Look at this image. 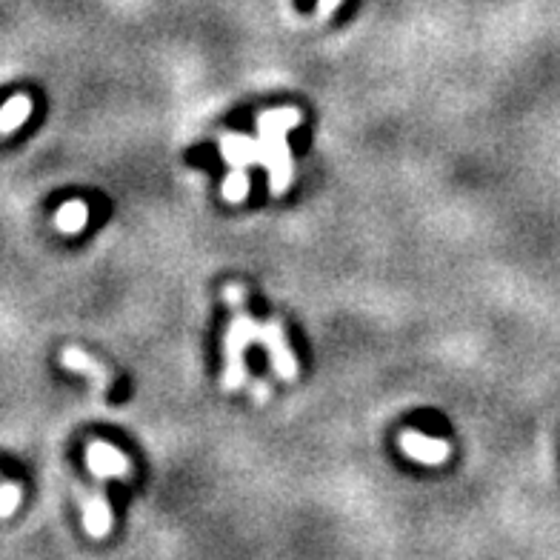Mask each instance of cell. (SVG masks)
<instances>
[{
    "instance_id": "10",
    "label": "cell",
    "mask_w": 560,
    "mask_h": 560,
    "mask_svg": "<svg viewBox=\"0 0 560 560\" xmlns=\"http://www.w3.org/2000/svg\"><path fill=\"white\" fill-rule=\"evenodd\" d=\"M32 115V100L26 95H15L0 112V135H12Z\"/></svg>"
},
{
    "instance_id": "13",
    "label": "cell",
    "mask_w": 560,
    "mask_h": 560,
    "mask_svg": "<svg viewBox=\"0 0 560 560\" xmlns=\"http://www.w3.org/2000/svg\"><path fill=\"white\" fill-rule=\"evenodd\" d=\"M223 298L229 300L235 309H243V289H240L238 283H229V286H223Z\"/></svg>"
},
{
    "instance_id": "6",
    "label": "cell",
    "mask_w": 560,
    "mask_h": 560,
    "mask_svg": "<svg viewBox=\"0 0 560 560\" xmlns=\"http://www.w3.org/2000/svg\"><path fill=\"white\" fill-rule=\"evenodd\" d=\"M220 155L232 169H249L252 163H260V143L246 135H223L220 138Z\"/></svg>"
},
{
    "instance_id": "1",
    "label": "cell",
    "mask_w": 560,
    "mask_h": 560,
    "mask_svg": "<svg viewBox=\"0 0 560 560\" xmlns=\"http://www.w3.org/2000/svg\"><path fill=\"white\" fill-rule=\"evenodd\" d=\"M300 112L295 106L283 109H266L258 115V143H260V163L269 175V192L280 198L286 195L292 183V155L286 132H292L300 123Z\"/></svg>"
},
{
    "instance_id": "14",
    "label": "cell",
    "mask_w": 560,
    "mask_h": 560,
    "mask_svg": "<svg viewBox=\"0 0 560 560\" xmlns=\"http://www.w3.org/2000/svg\"><path fill=\"white\" fill-rule=\"evenodd\" d=\"M343 0H318V18L320 20H329L335 15V9H338Z\"/></svg>"
},
{
    "instance_id": "15",
    "label": "cell",
    "mask_w": 560,
    "mask_h": 560,
    "mask_svg": "<svg viewBox=\"0 0 560 560\" xmlns=\"http://www.w3.org/2000/svg\"><path fill=\"white\" fill-rule=\"evenodd\" d=\"M255 395H258V400H266L269 398V389H266V386H258V389H255Z\"/></svg>"
},
{
    "instance_id": "7",
    "label": "cell",
    "mask_w": 560,
    "mask_h": 560,
    "mask_svg": "<svg viewBox=\"0 0 560 560\" xmlns=\"http://www.w3.org/2000/svg\"><path fill=\"white\" fill-rule=\"evenodd\" d=\"M83 529L92 538H106L112 532V506L103 492H95L83 500Z\"/></svg>"
},
{
    "instance_id": "3",
    "label": "cell",
    "mask_w": 560,
    "mask_h": 560,
    "mask_svg": "<svg viewBox=\"0 0 560 560\" xmlns=\"http://www.w3.org/2000/svg\"><path fill=\"white\" fill-rule=\"evenodd\" d=\"M260 346L266 349L269 355V363L272 369L278 372V378L283 380H295L298 378L300 366L295 352L289 349V340H286V332L280 326L278 320H269V323H260Z\"/></svg>"
},
{
    "instance_id": "4",
    "label": "cell",
    "mask_w": 560,
    "mask_h": 560,
    "mask_svg": "<svg viewBox=\"0 0 560 560\" xmlns=\"http://www.w3.org/2000/svg\"><path fill=\"white\" fill-rule=\"evenodd\" d=\"M86 463H89V472L98 480H126L132 475V463H129V458H126L120 449H115L112 443H103V440L92 443V446L86 449Z\"/></svg>"
},
{
    "instance_id": "5",
    "label": "cell",
    "mask_w": 560,
    "mask_h": 560,
    "mask_svg": "<svg viewBox=\"0 0 560 560\" xmlns=\"http://www.w3.org/2000/svg\"><path fill=\"white\" fill-rule=\"evenodd\" d=\"M400 449H403L406 458L426 463V466H438L449 458V443L446 440L429 438V435H420V432H403Z\"/></svg>"
},
{
    "instance_id": "9",
    "label": "cell",
    "mask_w": 560,
    "mask_h": 560,
    "mask_svg": "<svg viewBox=\"0 0 560 560\" xmlns=\"http://www.w3.org/2000/svg\"><path fill=\"white\" fill-rule=\"evenodd\" d=\"M86 220H89L86 203L83 200H69V203H63L58 209L55 226H58V232H63V235H78L80 229L86 226Z\"/></svg>"
},
{
    "instance_id": "8",
    "label": "cell",
    "mask_w": 560,
    "mask_h": 560,
    "mask_svg": "<svg viewBox=\"0 0 560 560\" xmlns=\"http://www.w3.org/2000/svg\"><path fill=\"white\" fill-rule=\"evenodd\" d=\"M60 363H63L66 369H75V372H80V375L95 380L98 389H109V386H112V375L100 366L98 360L92 358V355H86V352L78 349V346L63 349V352H60Z\"/></svg>"
},
{
    "instance_id": "2",
    "label": "cell",
    "mask_w": 560,
    "mask_h": 560,
    "mask_svg": "<svg viewBox=\"0 0 560 560\" xmlns=\"http://www.w3.org/2000/svg\"><path fill=\"white\" fill-rule=\"evenodd\" d=\"M260 340V323L252 320L243 309L235 312V320L232 326L226 329V338H223V378H220V386L226 392H235L243 386L246 380V366H243V352L258 343Z\"/></svg>"
},
{
    "instance_id": "11",
    "label": "cell",
    "mask_w": 560,
    "mask_h": 560,
    "mask_svg": "<svg viewBox=\"0 0 560 560\" xmlns=\"http://www.w3.org/2000/svg\"><path fill=\"white\" fill-rule=\"evenodd\" d=\"M220 195H223L226 203H243L246 195H249V175H246V169H232V175L223 180Z\"/></svg>"
},
{
    "instance_id": "12",
    "label": "cell",
    "mask_w": 560,
    "mask_h": 560,
    "mask_svg": "<svg viewBox=\"0 0 560 560\" xmlns=\"http://www.w3.org/2000/svg\"><path fill=\"white\" fill-rule=\"evenodd\" d=\"M20 498H23L20 486H15V483L0 486V518H9L20 506Z\"/></svg>"
}]
</instances>
